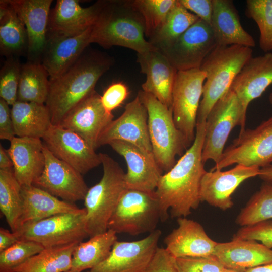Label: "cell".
<instances>
[{"label": "cell", "mask_w": 272, "mask_h": 272, "mask_svg": "<svg viewBox=\"0 0 272 272\" xmlns=\"http://www.w3.org/2000/svg\"><path fill=\"white\" fill-rule=\"evenodd\" d=\"M206 130V121L197 123L192 144L159 181L155 193L162 222L168 218L169 210L172 218L186 217L201 202L200 183L207 172L201 156Z\"/></svg>", "instance_id": "obj_1"}, {"label": "cell", "mask_w": 272, "mask_h": 272, "mask_svg": "<svg viewBox=\"0 0 272 272\" xmlns=\"http://www.w3.org/2000/svg\"><path fill=\"white\" fill-rule=\"evenodd\" d=\"M112 62L110 58L99 52L83 53L64 73L49 79L45 105L52 125H59L74 107L95 91L97 81Z\"/></svg>", "instance_id": "obj_2"}, {"label": "cell", "mask_w": 272, "mask_h": 272, "mask_svg": "<svg viewBox=\"0 0 272 272\" xmlns=\"http://www.w3.org/2000/svg\"><path fill=\"white\" fill-rule=\"evenodd\" d=\"M144 19L132 1H103L92 26L91 43L128 48L143 54L158 49L145 38Z\"/></svg>", "instance_id": "obj_3"}, {"label": "cell", "mask_w": 272, "mask_h": 272, "mask_svg": "<svg viewBox=\"0 0 272 272\" xmlns=\"http://www.w3.org/2000/svg\"><path fill=\"white\" fill-rule=\"evenodd\" d=\"M252 48L241 45L216 46L200 69L206 75L197 114V123L206 121L212 107L230 89L236 76L252 57Z\"/></svg>", "instance_id": "obj_4"}, {"label": "cell", "mask_w": 272, "mask_h": 272, "mask_svg": "<svg viewBox=\"0 0 272 272\" xmlns=\"http://www.w3.org/2000/svg\"><path fill=\"white\" fill-rule=\"evenodd\" d=\"M103 176L98 183L89 188L84 199L85 226L89 237L104 233L122 194L127 189L125 173L108 154L99 153Z\"/></svg>", "instance_id": "obj_5"}, {"label": "cell", "mask_w": 272, "mask_h": 272, "mask_svg": "<svg viewBox=\"0 0 272 272\" xmlns=\"http://www.w3.org/2000/svg\"><path fill=\"white\" fill-rule=\"evenodd\" d=\"M138 96L147 110L153 155L161 169L166 173L176 164V156H182L189 147L183 133L176 126L172 109L143 91H140Z\"/></svg>", "instance_id": "obj_6"}, {"label": "cell", "mask_w": 272, "mask_h": 272, "mask_svg": "<svg viewBox=\"0 0 272 272\" xmlns=\"http://www.w3.org/2000/svg\"><path fill=\"white\" fill-rule=\"evenodd\" d=\"M161 213L155 192L126 189L108 223L116 234L135 236L156 230Z\"/></svg>", "instance_id": "obj_7"}, {"label": "cell", "mask_w": 272, "mask_h": 272, "mask_svg": "<svg viewBox=\"0 0 272 272\" xmlns=\"http://www.w3.org/2000/svg\"><path fill=\"white\" fill-rule=\"evenodd\" d=\"M206 130L202 150V161L212 160L215 164L220 160L224 146L232 129H245L242 108L235 93L229 90L212 107L206 120Z\"/></svg>", "instance_id": "obj_8"}, {"label": "cell", "mask_w": 272, "mask_h": 272, "mask_svg": "<svg viewBox=\"0 0 272 272\" xmlns=\"http://www.w3.org/2000/svg\"><path fill=\"white\" fill-rule=\"evenodd\" d=\"M234 164L260 168L272 164V116L256 127L239 133L211 171L221 170Z\"/></svg>", "instance_id": "obj_9"}, {"label": "cell", "mask_w": 272, "mask_h": 272, "mask_svg": "<svg viewBox=\"0 0 272 272\" xmlns=\"http://www.w3.org/2000/svg\"><path fill=\"white\" fill-rule=\"evenodd\" d=\"M86 213L85 209L79 213L56 215L26 223L16 232L20 240L36 242L44 248L79 243L89 236L85 226Z\"/></svg>", "instance_id": "obj_10"}, {"label": "cell", "mask_w": 272, "mask_h": 272, "mask_svg": "<svg viewBox=\"0 0 272 272\" xmlns=\"http://www.w3.org/2000/svg\"><path fill=\"white\" fill-rule=\"evenodd\" d=\"M206 77V73L199 68L179 71L173 86V119L189 147L195 138L197 114Z\"/></svg>", "instance_id": "obj_11"}, {"label": "cell", "mask_w": 272, "mask_h": 272, "mask_svg": "<svg viewBox=\"0 0 272 272\" xmlns=\"http://www.w3.org/2000/svg\"><path fill=\"white\" fill-rule=\"evenodd\" d=\"M217 46L210 25L199 19L172 44L159 50L178 71L199 69Z\"/></svg>", "instance_id": "obj_12"}, {"label": "cell", "mask_w": 272, "mask_h": 272, "mask_svg": "<svg viewBox=\"0 0 272 272\" xmlns=\"http://www.w3.org/2000/svg\"><path fill=\"white\" fill-rule=\"evenodd\" d=\"M44 145L45 166L33 185L71 203L84 200L89 188L82 174Z\"/></svg>", "instance_id": "obj_13"}, {"label": "cell", "mask_w": 272, "mask_h": 272, "mask_svg": "<svg viewBox=\"0 0 272 272\" xmlns=\"http://www.w3.org/2000/svg\"><path fill=\"white\" fill-rule=\"evenodd\" d=\"M161 231L156 229L145 238L133 241H116L107 258L91 272H144L157 248Z\"/></svg>", "instance_id": "obj_14"}, {"label": "cell", "mask_w": 272, "mask_h": 272, "mask_svg": "<svg viewBox=\"0 0 272 272\" xmlns=\"http://www.w3.org/2000/svg\"><path fill=\"white\" fill-rule=\"evenodd\" d=\"M42 140L55 157L82 175L101 164L99 153L97 154L83 138L71 130L52 124Z\"/></svg>", "instance_id": "obj_15"}, {"label": "cell", "mask_w": 272, "mask_h": 272, "mask_svg": "<svg viewBox=\"0 0 272 272\" xmlns=\"http://www.w3.org/2000/svg\"><path fill=\"white\" fill-rule=\"evenodd\" d=\"M148 118L147 109L137 95L126 105L123 113L113 119L103 130L98 139V147L119 140L153 153Z\"/></svg>", "instance_id": "obj_16"}, {"label": "cell", "mask_w": 272, "mask_h": 272, "mask_svg": "<svg viewBox=\"0 0 272 272\" xmlns=\"http://www.w3.org/2000/svg\"><path fill=\"white\" fill-rule=\"evenodd\" d=\"M109 145L126 161L127 170L124 181L126 188L155 192L163 171L153 154L122 141H113Z\"/></svg>", "instance_id": "obj_17"}, {"label": "cell", "mask_w": 272, "mask_h": 272, "mask_svg": "<svg viewBox=\"0 0 272 272\" xmlns=\"http://www.w3.org/2000/svg\"><path fill=\"white\" fill-rule=\"evenodd\" d=\"M260 169L256 166L236 164L227 171H207L201 180L200 201L223 211L230 209L233 206L232 193L244 181L258 176Z\"/></svg>", "instance_id": "obj_18"}, {"label": "cell", "mask_w": 272, "mask_h": 272, "mask_svg": "<svg viewBox=\"0 0 272 272\" xmlns=\"http://www.w3.org/2000/svg\"><path fill=\"white\" fill-rule=\"evenodd\" d=\"M113 118L112 113L105 110L101 96L95 91L74 107L59 125L76 133L96 150L100 134Z\"/></svg>", "instance_id": "obj_19"}, {"label": "cell", "mask_w": 272, "mask_h": 272, "mask_svg": "<svg viewBox=\"0 0 272 272\" xmlns=\"http://www.w3.org/2000/svg\"><path fill=\"white\" fill-rule=\"evenodd\" d=\"M271 84L272 52L252 57L236 76L230 89L239 100L245 123L249 104L260 97Z\"/></svg>", "instance_id": "obj_20"}, {"label": "cell", "mask_w": 272, "mask_h": 272, "mask_svg": "<svg viewBox=\"0 0 272 272\" xmlns=\"http://www.w3.org/2000/svg\"><path fill=\"white\" fill-rule=\"evenodd\" d=\"M91 29L92 26L79 35L71 36L47 33L41 63L50 79L64 73L83 54L91 44Z\"/></svg>", "instance_id": "obj_21"}, {"label": "cell", "mask_w": 272, "mask_h": 272, "mask_svg": "<svg viewBox=\"0 0 272 272\" xmlns=\"http://www.w3.org/2000/svg\"><path fill=\"white\" fill-rule=\"evenodd\" d=\"M178 227L164 239L165 249L175 258L213 256L217 242L207 235L201 224L186 217L177 219Z\"/></svg>", "instance_id": "obj_22"}, {"label": "cell", "mask_w": 272, "mask_h": 272, "mask_svg": "<svg viewBox=\"0 0 272 272\" xmlns=\"http://www.w3.org/2000/svg\"><path fill=\"white\" fill-rule=\"evenodd\" d=\"M24 23L30 61L39 62L45 47L52 0H8Z\"/></svg>", "instance_id": "obj_23"}, {"label": "cell", "mask_w": 272, "mask_h": 272, "mask_svg": "<svg viewBox=\"0 0 272 272\" xmlns=\"http://www.w3.org/2000/svg\"><path fill=\"white\" fill-rule=\"evenodd\" d=\"M137 54L141 71L146 75L142 91L152 94L171 109L172 91L178 71L158 49Z\"/></svg>", "instance_id": "obj_24"}, {"label": "cell", "mask_w": 272, "mask_h": 272, "mask_svg": "<svg viewBox=\"0 0 272 272\" xmlns=\"http://www.w3.org/2000/svg\"><path fill=\"white\" fill-rule=\"evenodd\" d=\"M103 1L84 8L76 0H57L50 10L48 33L67 36L79 35L91 27Z\"/></svg>", "instance_id": "obj_25"}, {"label": "cell", "mask_w": 272, "mask_h": 272, "mask_svg": "<svg viewBox=\"0 0 272 272\" xmlns=\"http://www.w3.org/2000/svg\"><path fill=\"white\" fill-rule=\"evenodd\" d=\"M213 256L225 268L237 272L272 263V249L252 240L217 242Z\"/></svg>", "instance_id": "obj_26"}, {"label": "cell", "mask_w": 272, "mask_h": 272, "mask_svg": "<svg viewBox=\"0 0 272 272\" xmlns=\"http://www.w3.org/2000/svg\"><path fill=\"white\" fill-rule=\"evenodd\" d=\"M10 142L7 152L17 180L22 186L33 185L45 166L44 143L39 138L18 137Z\"/></svg>", "instance_id": "obj_27"}, {"label": "cell", "mask_w": 272, "mask_h": 272, "mask_svg": "<svg viewBox=\"0 0 272 272\" xmlns=\"http://www.w3.org/2000/svg\"><path fill=\"white\" fill-rule=\"evenodd\" d=\"M213 12L210 26L218 46L241 45L255 46L254 38L242 27L233 2L231 0H212Z\"/></svg>", "instance_id": "obj_28"}, {"label": "cell", "mask_w": 272, "mask_h": 272, "mask_svg": "<svg viewBox=\"0 0 272 272\" xmlns=\"http://www.w3.org/2000/svg\"><path fill=\"white\" fill-rule=\"evenodd\" d=\"M22 196L23 207L19 228L27 223L60 214L79 213L85 209H80L73 203L60 199L33 185L22 186Z\"/></svg>", "instance_id": "obj_29"}, {"label": "cell", "mask_w": 272, "mask_h": 272, "mask_svg": "<svg viewBox=\"0 0 272 272\" xmlns=\"http://www.w3.org/2000/svg\"><path fill=\"white\" fill-rule=\"evenodd\" d=\"M28 38L25 25L8 0L0 1V52L7 57L27 54Z\"/></svg>", "instance_id": "obj_30"}, {"label": "cell", "mask_w": 272, "mask_h": 272, "mask_svg": "<svg viewBox=\"0 0 272 272\" xmlns=\"http://www.w3.org/2000/svg\"><path fill=\"white\" fill-rule=\"evenodd\" d=\"M11 111L16 137L42 139L52 125L45 104L17 101Z\"/></svg>", "instance_id": "obj_31"}, {"label": "cell", "mask_w": 272, "mask_h": 272, "mask_svg": "<svg viewBox=\"0 0 272 272\" xmlns=\"http://www.w3.org/2000/svg\"><path fill=\"white\" fill-rule=\"evenodd\" d=\"M116 233L108 229L106 232L90 237L76 246L72 263L67 272H83L91 269L105 260L117 241Z\"/></svg>", "instance_id": "obj_32"}, {"label": "cell", "mask_w": 272, "mask_h": 272, "mask_svg": "<svg viewBox=\"0 0 272 272\" xmlns=\"http://www.w3.org/2000/svg\"><path fill=\"white\" fill-rule=\"evenodd\" d=\"M50 85L49 74L40 62L29 61L21 65L17 101L44 104Z\"/></svg>", "instance_id": "obj_33"}, {"label": "cell", "mask_w": 272, "mask_h": 272, "mask_svg": "<svg viewBox=\"0 0 272 272\" xmlns=\"http://www.w3.org/2000/svg\"><path fill=\"white\" fill-rule=\"evenodd\" d=\"M78 244L44 248L10 272H67Z\"/></svg>", "instance_id": "obj_34"}, {"label": "cell", "mask_w": 272, "mask_h": 272, "mask_svg": "<svg viewBox=\"0 0 272 272\" xmlns=\"http://www.w3.org/2000/svg\"><path fill=\"white\" fill-rule=\"evenodd\" d=\"M199 19L177 0L163 25L149 41L158 50L162 49L174 42Z\"/></svg>", "instance_id": "obj_35"}, {"label": "cell", "mask_w": 272, "mask_h": 272, "mask_svg": "<svg viewBox=\"0 0 272 272\" xmlns=\"http://www.w3.org/2000/svg\"><path fill=\"white\" fill-rule=\"evenodd\" d=\"M22 207V186L13 169H0V209L13 232L19 228Z\"/></svg>", "instance_id": "obj_36"}, {"label": "cell", "mask_w": 272, "mask_h": 272, "mask_svg": "<svg viewBox=\"0 0 272 272\" xmlns=\"http://www.w3.org/2000/svg\"><path fill=\"white\" fill-rule=\"evenodd\" d=\"M272 218V182H264L241 209L236 223L242 227Z\"/></svg>", "instance_id": "obj_37"}, {"label": "cell", "mask_w": 272, "mask_h": 272, "mask_svg": "<svg viewBox=\"0 0 272 272\" xmlns=\"http://www.w3.org/2000/svg\"><path fill=\"white\" fill-rule=\"evenodd\" d=\"M245 14L259 30V44L265 53L272 52V0H247Z\"/></svg>", "instance_id": "obj_38"}, {"label": "cell", "mask_w": 272, "mask_h": 272, "mask_svg": "<svg viewBox=\"0 0 272 272\" xmlns=\"http://www.w3.org/2000/svg\"><path fill=\"white\" fill-rule=\"evenodd\" d=\"M177 0H134V7L145 23V36L149 38L161 27Z\"/></svg>", "instance_id": "obj_39"}, {"label": "cell", "mask_w": 272, "mask_h": 272, "mask_svg": "<svg viewBox=\"0 0 272 272\" xmlns=\"http://www.w3.org/2000/svg\"><path fill=\"white\" fill-rule=\"evenodd\" d=\"M44 249L42 245L36 242L19 240L0 252V272H10Z\"/></svg>", "instance_id": "obj_40"}, {"label": "cell", "mask_w": 272, "mask_h": 272, "mask_svg": "<svg viewBox=\"0 0 272 272\" xmlns=\"http://www.w3.org/2000/svg\"><path fill=\"white\" fill-rule=\"evenodd\" d=\"M21 65L14 57L7 58L0 71V97L9 105L17 101Z\"/></svg>", "instance_id": "obj_41"}, {"label": "cell", "mask_w": 272, "mask_h": 272, "mask_svg": "<svg viewBox=\"0 0 272 272\" xmlns=\"http://www.w3.org/2000/svg\"><path fill=\"white\" fill-rule=\"evenodd\" d=\"M178 272H222L225 267L214 256L176 258Z\"/></svg>", "instance_id": "obj_42"}, {"label": "cell", "mask_w": 272, "mask_h": 272, "mask_svg": "<svg viewBox=\"0 0 272 272\" xmlns=\"http://www.w3.org/2000/svg\"><path fill=\"white\" fill-rule=\"evenodd\" d=\"M233 238L261 241L267 247L272 248V221H263L256 224L242 227Z\"/></svg>", "instance_id": "obj_43"}, {"label": "cell", "mask_w": 272, "mask_h": 272, "mask_svg": "<svg viewBox=\"0 0 272 272\" xmlns=\"http://www.w3.org/2000/svg\"><path fill=\"white\" fill-rule=\"evenodd\" d=\"M128 96L127 87L123 83L117 82L112 84L101 96L102 105L105 110L112 111L119 107Z\"/></svg>", "instance_id": "obj_44"}, {"label": "cell", "mask_w": 272, "mask_h": 272, "mask_svg": "<svg viewBox=\"0 0 272 272\" xmlns=\"http://www.w3.org/2000/svg\"><path fill=\"white\" fill-rule=\"evenodd\" d=\"M144 272H178L176 259L165 248H157Z\"/></svg>", "instance_id": "obj_45"}, {"label": "cell", "mask_w": 272, "mask_h": 272, "mask_svg": "<svg viewBox=\"0 0 272 272\" xmlns=\"http://www.w3.org/2000/svg\"><path fill=\"white\" fill-rule=\"evenodd\" d=\"M179 2L199 19L211 24L213 12L212 0H179Z\"/></svg>", "instance_id": "obj_46"}, {"label": "cell", "mask_w": 272, "mask_h": 272, "mask_svg": "<svg viewBox=\"0 0 272 272\" xmlns=\"http://www.w3.org/2000/svg\"><path fill=\"white\" fill-rule=\"evenodd\" d=\"M9 106L0 99V139L10 142L16 135Z\"/></svg>", "instance_id": "obj_47"}, {"label": "cell", "mask_w": 272, "mask_h": 272, "mask_svg": "<svg viewBox=\"0 0 272 272\" xmlns=\"http://www.w3.org/2000/svg\"><path fill=\"white\" fill-rule=\"evenodd\" d=\"M20 240L17 232H11L3 227L0 228V252L9 248Z\"/></svg>", "instance_id": "obj_48"}, {"label": "cell", "mask_w": 272, "mask_h": 272, "mask_svg": "<svg viewBox=\"0 0 272 272\" xmlns=\"http://www.w3.org/2000/svg\"><path fill=\"white\" fill-rule=\"evenodd\" d=\"M13 164L7 150L0 145V169L6 170L13 169Z\"/></svg>", "instance_id": "obj_49"}, {"label": "cell", "mask_w": 272, "mask_h": 272, "mask_svg": "<svg viewBox=\"0 0 272 272\" xmlns=\"http://www.w3.org/2000/svg\"><path fill=\"white\" fill-rule=\"evenodd\" d=\"M258 176L264 182H272V164L260 168Z\"/></svg>", "instance_id": "obj_50"}, {"label": "cell", "mask_w": 272, "mask_h": 272, "mask_svg": "<svg viewBox=\"0 0 272 272\" xmlns=\"http://www.w3.org/2000/svg\"><path fill=\"white\" fill-rule=\"evenodd\" d=\"M245 272H272V263L251 268Z\"/></svg>", "instance_id": "obj_51"}, {"label": "cell", "mask_w": 272, "mask_h": 272, "mask_svg": "<svg viewBox=\"0 0 272 272\" xmlns=\"http://www.w3.org/2000/svg\"><path fill=\"white\" fill-rule=\"evenodd\" d=\"M222 272H237V271L225 268Z\"/></svg>", "instance_id": "obj_52"}, {"label": "cell", "mask_w": 272, "mask_h": 272, "mask_svg": "<svg viewBox=\"0 0 272 272\" xmlns=\"http://www.w3.org/2000/svg\"><path fill=\"white\" fill-rule=\"evenodd\" d=\"M269 103L272 105V92L270 93L268 97Z\"/></svg>", "instance_id": "obj_53"}, {"label": "cell", "mask_w": 272, "mask_h": 272, "mask_svg": "<svg viewBox=\"0 0 272 272\" xmlns=\"http://www.w3.org/2000/svg\"><path fill=\"white\" fill-rule=\"evenodd\" d=\"M87 272H91V271L89 270V271H87Z\"/></svg>", "instance_id": "obj_54"}]
</instances>
